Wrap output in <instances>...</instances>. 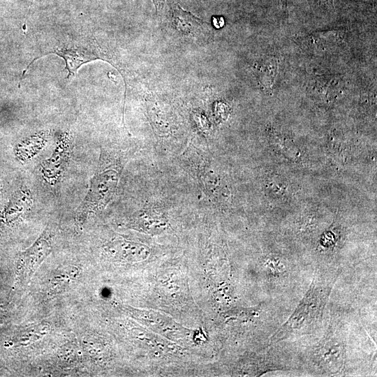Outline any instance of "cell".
<instances>
[{"mask_svg":"<svg viewBox=\"0 0 377 377\" xmlns=\"http://www.w3.org/2000/svg\"><path fill=\"white\" fill-rule=\"evenodd\" d=\"M119 166L100 167L91 180V187L77 209V219L84 222L88 214L104 207L113 195L119 176Z\"/></svg>","mask_w":377,"mask_h":377,"instance_id":"obj_1","label":"cell"},{"mask_svg":"<svg viewBox=\"0 0 377 377\" xmlns=\"http://www.w3.org/2000/svg\"><path fill=\"white\" fill-rule=\"evenodd\" d=\"M52 251V241L49 230H45L28 249L18 256L13 290L24 289L36 271Z\"/></svg>","mask_w":377,"mask_h":377,"instance_id":"obj_2","label":"cell"},{"mask_svg":"<svg viewBox=\"0 0 377 377\" xmlns=\"http://www.w3.org/2000/svg\"><path fill=\"white\" fill-rule=\"evenodd\" d=\"M318 288L312 283L310 289L297 309L286 324L273 337L274 340L284 338L285 335L295 329L299 330L306 325L319 314L323 300L318 297Z\"/></svg>","mask_w":377,"mask_h":377,"instance_id":"obj_3","label":"cell"},{"mask_svg":"<svg viewBox=\"0 0 377 377\" xmlns=\"http://www.w3.org/2000/svg\"><path fill=\"white\" fill-rule=\"evenodd\" d=\"M170 20L173 27L184 35L196 39H205L207 34V23L175 4L170 10Z\"/></svg>","mask_w":377,"mask_h":377,"instance_id":"obj_4","label":"cell"},{"mask_svg":"<svg viewBox=\"0 0 377 377\" xmlns=\"http://www.w3.org/2000/svg\"><path fill=\"white\" fill-rule=\"evenodd\" d=\"M47 54H55L64 59L65 70L68 72V77L74 75L82 65L99 59L98 54L91 47L80 45L57 49Z\"/></svg>","mask_w":377,"mask_h":377,"instance_id":"obj_5","label":"cell"},{"mask_svg":"<svg viewBox=\"0 0 377 377\" xmlns=\"http://www.w3.org/2000/svg\"><path fill=\"white\" fill-rule=\"evenodd\" d=\"M316 352L317 362L326 369L337 371L343 364V347L335 339H327Z\"/></svg>","mask_w":377,"mask_h":377,"instance_id":"obj_6","label":"cell"},{"mask_svg":"<svg viewBox=\"0 0 377 377\" xmlns=\"http://www.w3.org/2000/svg\"><path fill=\"white\" fill-rule=\"evenodd\" d=\"M50 330L47 323H40L21 331L16 337V342L20 345L31 343L45 336Z\"/></svg>","mask_w":377,"mask_h":377,"instance_id":"obj_7","label":"cell"},{"mask_svg":"<svg viewBox=\"0 0 377 377\" xmlns=\"http://www.w3.org/2000/svg\"><path fill=\"white\" fill-rule=\"evenodd\" d=\"M77 275V269L71 268L69 270L62 273V274L55 276L51 283V290L58 291L64 286V284H68L72 280L76 278Z\"/></svg>","mask_w":377,"mask_h":377,"instance_id":"obj_8","label":"cell"},{"mask_svg":"<svg viewBox=\"0 0 377 377\" xmlns=\"http://www.w3.org/2000/svg\"><path fill=\"white\" fill-rule=\"evenodd\" d=\"M152 1L154 3L156 10L157 11L161 7L163 0H152Z\"/></svg>","mask_w":377,"mask_h":377,"instance_id":"obj_9","label":"cell"}]
</instances>
